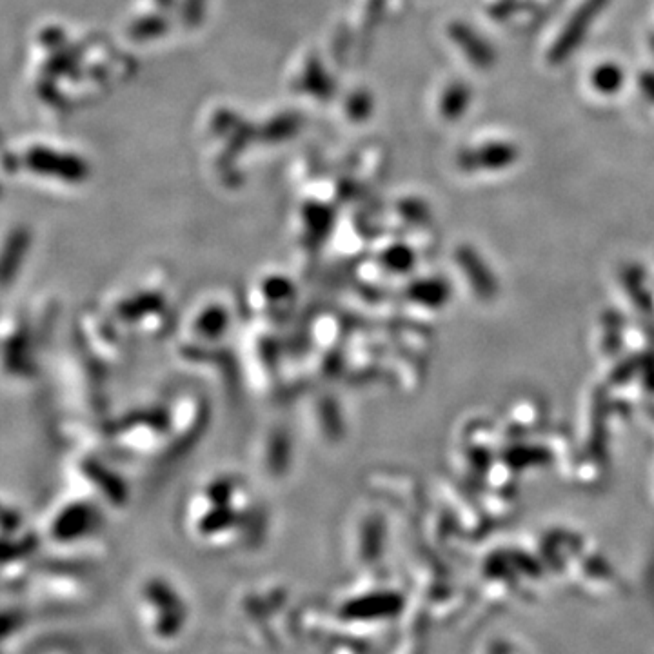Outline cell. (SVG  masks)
Segmentation results:
<instances>
[{
    "mask_svg": "<svg viewBox=\"0 0 654 654\" xmlns=\"http://www.w3.org/2000/svg\"><path fill=\"white\" fill-rule=\"evenodd\" d=\"M456 39L460 42V46L466 50L469 60L475 62L476 66L489 68L495 62V53L487 46L486 40L476 37L475 33L469 28H460Z\"/></svg>",
    "mask_w": 654,
    "mask_h": 654,
    "instance_id": "2",
    "label": "cell"
},
{
    "mask_svg": "<svg viewBox=\"0 0 654 654\" xmlns=\"http://www.w3.org/2000/svg\"><path fill=\"white\" fill-rule=\"evenodd\" d=\"M607 2L609 0H584V4H580L573 11L571 19L567 20L564 30L556 37L555 44L547 55L549 64H553V66L562 64L580 48V44L584 42L591 26L600 17V13L605 10Z\"/></svg>",
    "mask_w": 654,
    "mask_h": 654,
    "instance_id": "1",
    "label": "cell"
},
{
    "mask_svg": "<svg viewBox=\"0 0 654 654\" xmlns=\"http://www.w3.org/2000/svg\"><path fill=\"white\" fill-rule=\"evenodd\" d=\"M624 71L616 64H602L591 75V84L604 95H613L624 84Z\"/></svg>",
    "mask_w": 654,
    "mask_h": 654,
    "instance_id": "3",
    "label": "cell"
},
{
    "mask_svg": "<svg viewBox=\"0 0 654 654\" xmlns=\"http://www.w3.org/2000/svg\"><path fill=\"white\" fill-rule=\"evenodd\" d=\"M640 90L654 104V73H644L640 77Z\"/></svg>",
    "mask_w": 654,
    "mask_h": 654,
    "instance_id": "4",
    "label": "cell"
}]
</instances>
